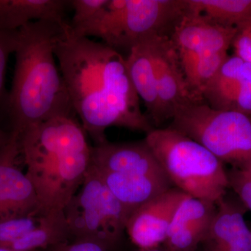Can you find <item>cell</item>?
<instances>
[{"label": "cell", "instance_id": "27", "mask_svg": "<svg viewBox=\"0 0 251 251\" xmlns=\"http://www.w3.org/2000/svg\"><path fill=\"white\" fill-rule=\"evenodd\" d=\"M11 138V132L5 131L0 128V150L7 145Z\"/></svg>", "mask_w": 251, "mask_h": 251}, {"label": "cell", "instance_id": "14", "mask_svg": "<svg viewBox=\"0 0 251 251\" xmlns=\"http://www.w3.org/2000/svg\"><path fill=\"white\" fill-rule=\"evenodd\" d=\"M251 64L228 56L204 91L203 99L214 110L239 112L249 95Z\"/></svg>", "mask_w": 251, "mask_h": 251}, {"label": "cell", "instance_id": "2", "mask_svg": "<svg viewBox=\"0 0 251 251\" xmlns=\"http://www.w3.org/2000/svg\"><path fill=\"white\" fill-rule=\"evenodd\" d=\"M67 23L35 21L18 29L14 77L6 111L10 132L18 137L36 124L75 113L54 59L56 44Z\"/></svg>", "mask_w": 251, "mask_h": 251}, {"label": "cell", "instance_id": "17", "mask_svg": "<svg viewBox=\"0 0 251 251\" xmlns=\"http://www.w3.org/2000/svg\"><path fill=\"white\" fill-rule=\"evenodd\" d=\"M126 62L135 92L143 100L149 117L158 126L164 122L147 39L130 49Z\"/></svg>", "mask_w": 251, "mask_h": 251}, {"label": "cell", "instance_id": "13", "mask_svg": "<svg viewBox=\"0 0 251 251\" xmlns=\"http://www.w3.org/2000/svg\"><path fill=\"white\" fill-rule=\"evenodd\" d=\"M237 27L223 25L202 14L186 11L171 36L176 49L196 52H227Z\"/></svg>", "mask_w": 251, "mask_h": 251}, {"label": "cell", "instance_id": "26", "mask_svg": "<svg viewBox=\"0 0 251 251\" xmlns=\"http://www.w3.org/2000/svg\"><path fill=\"white\" fill-rule=\"evenodd\" d=\"M50 251H108L103 246L90 241H73L52 248Z\"/></svg>", "mask_w": 251, "mask_h": 251}, {"label": "cell", "instance_id": "9", "mask_svg": "<svg viewBox=\"0 0 251 251\" xmlns=\"http://www.w3.org/2000/svg\"><path fill=\"white\" fill-rule=\"evenodd\" d=\"M0 150V222L41 214L34 186L18 164L22 158L18 135Z\"/></svg>", "mask_w": 251, "mask_h": 251}, {"label": "cell", "instance_id": "30", "mask_svg": "<svg viewBox=\"0 0 251 251\" xmlns=\"http://www.w3.org/2000/svg\"><path fill=\"white\" fill-rule=\"evenodd\" d=\"M247 171H249V173H251V166L249 168V169L247 170Z\"/></svg>", "mask_w": 251, "mask_h": 251}, {"label": "cell", "instance_id": "21", "mask_svg": "<svg viewBox=\"0 0 251 251\" xmlns=\"http://www.w3.org/2000/svg\"><path fill=\"white\" fill-rule=\"evenodd\" d=\"M40 215L22 216L0 222V248L9 249L14 242L35 228Z\"/></svg>", "mask_w": 251, "mask_h": 251}, {"label": "cell", "instance_id": "24", "mask_svg": "<svg viewBox=\"0 0 251 251\" xmlns=\"http://www.w3.org/2000/svg\"><path fill=\"white\" fill-rule=\"evenodd\" d=\"M227 173L229 188L233 190L244 206L251 211V173L234 168Z\"/></svg>", "mask_w": 251, "mask_h": 251}, {"label": "cell", "instance_id": "11", "mask_svg": "<svg viewBox=\"0 0 251 251\" xmlns=\"http://www.w3.org/2000/svg\"><path fill=\"white\" fill-rule=\"evenodd\" d=\"M187 196L179 188L172 187L137 208L126 225L132 242L141 251L164 243L175 212Z\"/></svg>", "mask_w": 251, "mask_h": 251}, {"label": "cell", "instance_id": "3", "mask_svg": "<svg viewBox=\"0 0 251 251\" xmlns=\"http://www.w3.org/2000/svg\"><path fill=\"white\" fill-rule=\"evenodd\" d=\"M40 213L64 210L90 168L92 147L75 116H57L18 137Z\"/></svg>", "mask_w": 251, "mask_h": 251}, {"label": "cell", "instance_id": "22", "mask_svg": "<svg viewBox=\"0 0 251 251\" xmlns=\"http://www.w3.org/2000/svg\"><path fill=\"white\" fill-rule=\"evenodd\" d=\"M18 30H0V110L6 111L9 92L5 87L6 66L10 54L14 53L17 49Z\"/></svg>", "mask_w": 251, "mask_h": 251}, {"label": "cell", "instance_id": "1", "mask_svg": "<svg viewBox=\"0 0 251 251\" xmlns=\"http://www.w3.org/2000/svg\"><path fill=\"white\" fill-rule=\"evenodd\" d=\"M54 54L74 110L96 145L107 141L105 130L110 127L146 134L154 129L140 109L126 59L119 51L75 36L68 22Z\"/></svg>", "mask_w": 251, "mask_h": 251}, {"label": "cell", "instance_id": "25", "mask_svg": "<svg viewBox=\"0 0 251 251\" xmlns=\"http://www.w3.org/2000/svg\"><path fill=\"white\" fill-rule=\"evenodd\" d=\"M232 46L234 55L251 64V20L238 26Z\"/></svg>", "mask_w": 251, "mask_h": 251}, {"label": "cell", "instance_id": "15", "mask_svg": "<svg viewBox=\"0 0 251 251\" xmlns=\"http://www.w3.org/2000/svg\"><path fill=\"white\" fill-rule=\"evenodd\" d=\"M244 209L224 196L203 244L206 251H251V229L244 219Z\"/></svg>", "mask_w": 251, "mask_h": 251}, {"label": "cell", "instance_id": "4", "mask_svg": "<svg viewBox=\"0 0 251 251\" xmlns=\"http://www.w3.org/2000/svg\"><path fill=\"white\" fill-rule=\"evenodd\" d=\"M90 168L125 206L133 211L173 187L145 139L92 147Z\"/></svg>", "mask_w": 251, "mask_h": 251}, {"label": "cell", "instance_id": "28", "mask_svg": "<svg viewBox=\"0 0 251 251\" xmlns=\"http://www.w3.org/2000/svg\"><path fill=\"white\" fill-rule=\"evenodd\" d=\"M141 251H166V250H162V249H158V248L155 249H148V250Z\"/></svg>", "mask_w": 251, "mask_h": 251}, {"label": "cell", "instance_id": "19", "mask_svg": "<svg viewBox=\"0 0 251 251\" xmlns=\"http://www.w3.org/2000/svg\"><path fill=\"white\" fill-rule=\"evenodd\" d=\"M72 239L64 210H50L41 214L35 228L14 242L9 249L34 251L52 249Z\"/></svg>", "mask_w": 251, "mask_h": 251}, {"label": "cell", "instance_id": "6", "mask_svg": "<svg viewBox=\"0 0 251 251\" xmlns=\"http://www.w3.org/2000/svg\"><path fill=\"white\" fill-rule=\"evenodd\" d=\"M186 10V0H108L93 21L71 30L75 36L99 38L112 49L128 52L151 36L171 37Z\"/></svg>", "mask_w": 251, "mask_h": 251}, {"label": "cell", "instance_id": "18", "mask_svg": "<svg viewBox=\"0 0 251 251\" xmlns=\"http://www.w3.org/2000/svg\"><path fill=\"white\" fill-rule=\"evenodd\" d=\"M176 50L191 100L204 101V91L228 57L227 52Z\"/></svg>", "mask_w": 251, "mask_h": 251}, {"label": "cell", "instance_id": "8", "mask_svg": "<svg viewBox=\"0 0 251 251\" xmlns=\"http://www.w3.org/2000/svg\"><path fill=\"white\" fill-rule=\"evenodd\" d=\"M73 241H90L108 251L126 231L128 216L125 206L92 168L64 209Z\"/></svg>", "mask_w": 251, "mask_h": 251}, {"label": "cell", "instance_id": "23", "mask_svg": "<svg viewBox=\"0 0 251 251\" xmlns=\"http://www.w3.org/2000/svg\"><path fill=\"white\" fill-rule=\"evenodd\" d=\"M108 0H71V7L74 11L71 29L76 30L88 24L98 16L108 4Z\"/></svg>", "mask_w": 251, "mask_h": 251}, {"label": "cell", "instance_id": "5", "mask_svg": "<svg viewBox=\"0 0 251 251\" xmlns=\"http://www.w3.org/2000/svg\"><path fill=\"white\" fill-rule=\"evenodd\" d=\"M147 143L175 188L216 204L229 188L224 163L198 142L171 127L154 128Z\"/></svg>", "mask_w": 251, "mask_h": 251}, {"label": "cell", "instance_id": "7", "mask_svg": "<svg viewBox=\"0 0 251 251\" xmlns=\"http://www.w3.org/2000/svg\"><path fill=\"white\" fill-rule=\"evenodd\" d=\"M170 127L201 144L224 164L244 171L251 166L250 115L191 101L175 111Z\"/></svg>", "mask_w": 251, "mask_h": 251}, {"label": "cell", "instance_id": "10", "mask_svg": "<svg viewBox=\"0 0 251 251\" xmlns=\"http://www.w3.org/2000/svg\"><path fill=\"white\" fill-rule=\"evenodd\" d=\"M163 122L172 120L179 107L192 101L177 50L170 36L148 38Z\"/></svg>", "mask_w": 251, "mask_h": 251}, {"label": "cell", "instance_id": "20", "mask_svg": "<svg viewBox=\"0 0 251 251\" xmlns=\"http://www.w3.org/2000/svg\"><path fill=\"white\" fill-rule=\"evenodd\" d=\"M186 11L237 27L251 20V0H186Z\"/></svg>", "mask_w": 251, "mask_h": 251}, {"label": "cell", "instance_id": "16", "mask_svg": "<svg viewBox=\"0 0 251 251\" xmlns=\"http://www.w3.org/2000/svg\"><path fill=\"white\" fill-rule=\"evenodd\" d=\"M71 0H0V30L17 31L28 23L66 20Z\"/></svg>", "mask_w": 251, "mask_h": 251}, {"label": "cell", "instance_id": "29", "mask_svg": "<svg viewBox=\"0 0 251 251\" xmlns=\"http://www.w3.org/2000/svg\"><path fill=\"white\" fill-rule=\"evenodd\" d=\"M0 251H14L11 249H4V248H0Z\"/></svg>", "mask_w": 251, "mask_h": 251}, {"label": "cell", "instance_id": "12", "mask_svg": "<svg viewBox=\"0 0 251 251\" xmlns=\"http://www.w3.org/2000/svg\"><path fill=\"white\" fill-rule=\"evenodd\" d=\"M216 204L187 196L175 212L165 240L166 251H195L204 242Z\"/></svg>", "mask_w": 251, "mask_h": 251}]
</instances>
